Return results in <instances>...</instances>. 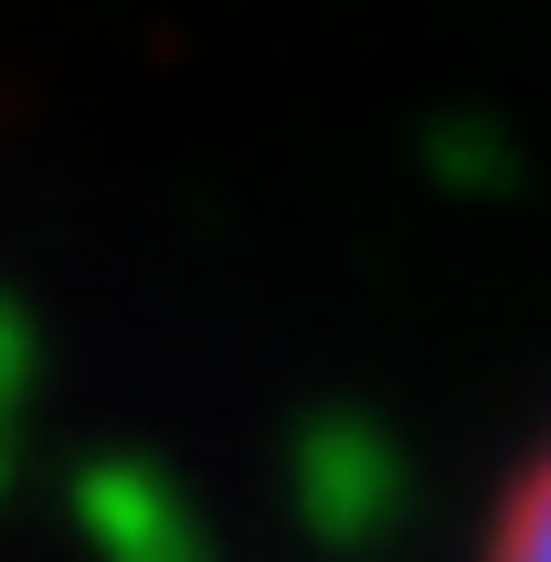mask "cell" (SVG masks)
Segmentation results:
<instances>
[{
	"instance_id": "1",
	"label": "cell",
	"mask_w": 551,
	"mask_h": 562,
	"mask_svg": "<svg viewBox=\"0 0 551 562\" xmlns=\"http://www.w3.org/2000/svg\"><path fill=\"white\" fill-rule=\"evenodd\" d=\"M498 562H551V457L520 477V499L498 520Z\"/></svg>"
}]
</instances>
